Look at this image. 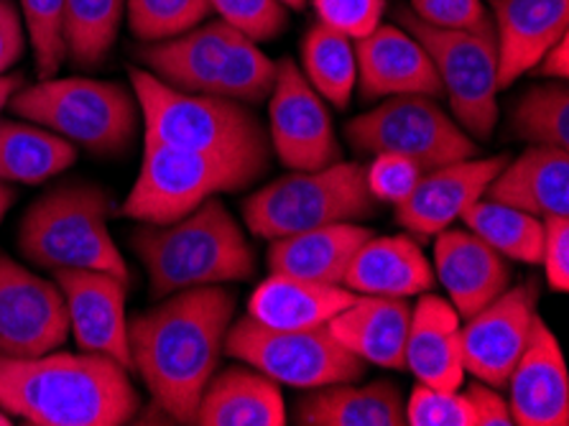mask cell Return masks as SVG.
Here are the masks:
<instances>
[{
	"label": "cell",
	"mask_w": 569,
	"mask_h": 426,
	"mask_svg": "<svg viewBox=\"0 0 569 426\" xmlns=\"http://www.w3.org/2000/svg\"><path fill=\"white\" fill-rule=\"evenodd\" d=\"M232 315L236 294L220 284L169 294L128 321L133 370L177 424H194L200 398L226 353Z\"/></svg>",
	"instance_id": "cell-1"
},
{
	"label": "cell",
	"mask_w": 569,
	"mask_h": 426,
	"mask_svg": "<svg viewBox=\"0 0 569 426\" xmlns=\"http://www.w3.org/2000/svg\"><path fill=\"white\" fill-rule=\"evenodd\" d=\"M141 396L123 365L100 353L0 355V408L33 426H120Z\"/></svg>",
	"instance_id": "cell-2"
},
{
	"label": "cell",
	"mask_w": 569,
	"mask_h": 426,
	"mask_svg": "<svg viewBox=\"0 0 569 426\" xmlns=\"http://www.w3.org/2000/svg\"><path fill=\"white\" fill-rule=\"evenodd\" d=\"M131 246L149 276L151 299L256 276L253 246L218 197L169 225L143 222Z\"/></svg>",
	"instance_id": "cell-3"
},
{
	"label": "cell",
	"mask_w": 569,
	"mask_h": 426,
	"mask_svg": "<svg viewBox=\"0 0 569 426\" xmlns=\"http://www.w3.org/2000/svg\"><path fill=\"white\" fill-rule=\"evenodd\" d=\"M113 215L108 189L88 181L59 185L26 210L19 225V254L44 271L88 268L128 281L126 258L108 228Z\"/></svg>",
	"instance_id": "cell-4"
},
{
	"label": "cell",
	"mask_w": 569,
	"mask_h": 426,
	"mask_svg": "<svg viewBox=\"0 0 569 426\" xmlns=\"http://www.w3.org/2000/svg\"><path fill=\"white\" fill-rule=\"evenodd\" d=\"M146 133L184 151L271 164V138L256 112L220 95L182 92L149 69H131Z\"/></svg>",
	"instance_id": "cell-5"
},
{
	"label": "cell",
	"mask_w": 569,
	"mask_h": 426,
	"mask_svg": "<svg viewBox=\"0 0 569 426\" xmlns=\"http://www.w3.org/2000/svg\"><path fill=\"white\" fill-rule=\"evenodd\" d=\"M8 108L94 156H120L131 149L141 116L133 90L92 77H47L31 87L23 85Z\"/></svg>",
	"instance_id": "cell-6"
},
{
	"label": "cell",
	"mask_w": 569,
	"mask_h": 426,
	"mask_svg": "<svg viewBox=\"0 0 569 426\" xmlns=\"http://www.w3.org/2000/svg\"><path fill=\"white\" fill-rule=\"evenodd\" d=\"M269 169L271 164L253 159L174 149L146 133L141 169L118 212L138 222L169 225L204 199L251 187Z\"/></svg>",
	"instance_id": "cell-7"
},
{
	"label": "cell",
	"mask_w": 569,
	"mask_h": 426,
	"mask_svg": "<svg viewBox=\"0 0 569 426\" xmlns=\"http://www.w3.org/2000/svg\"><path fill=\"white\" fill-rule=\"evenodd\" d=\"M366 167L338 161L315 171H291L243 199L248 230L276 240L338 222H360L378 212Z\"/></svg>",
	"instance_id": "cell-8"
},
{
	"label": "cell",
	"mask_w": 569,
	"mask_h": 426,
	"mask_svg": "<svg viewBox=\"0 0 569 426\" xmlns=\"http://www.w3.org/2000/svg\"><path fill=\"white\" fill-rule=\"evenodd\" d=\"M396 21L421 47L450 100L452 118L476 141H488L498 123V49L493 26L482 31L439 29L419 21L411 8L396 6Z\"/></svg>",
	"instance_id": "cell-9"
},
{
	"label": "cell",
	"mask_w": 569,
	"mask_h": 426,
	"mask_svg": "<svg viewBox=\"0 0 569 426\" xmlns=\"http://www.w3.org/2000/svg\"><path fill=\"white\" fill-rule=\"evenodd\" d=\"M226 353L281 386L322 388L358 384L368 363L335 340L330 329H273L253 317L238 319L226 335Z\"/></svg>",
	"instance_id": "cell-10"
},
{
	"label": "cell",
	"mask_w": 569,
	"mask_h": 426,
	"mask_svg": "<svg viewBox=\"0 0 569 426\" xmlns=\"http://www.w3.org/2000/svg\"><path fill=\"white\" fill-rule=\"evenodd\" d=\"M345 136L358 153L407 156L425 171L480 156L476 138L427 95L386 98L378 108L352 118Z\"/></svg>",
	"instance_id": "cell-11"
},
{
	"label": "cell",
	"mask_w": 569,
	"mask_h": 426,
	"mask_svg": "<svg viewBox=\"0 0 569 426\" xmlns=\"http://www.w3.org/2000/svg\"><path fill=\"white\" fill-rule=\"evenodd\" d=\"M271 151L291 171H315L342 161L332 116L295 59L276 62V80L269 95Z\"/></svg>",
	"instance_id": "cell-12"
},
{
	"label": "cell",
	"mask_w": 569,
	"mask_h": 426,
	"mask_svg": "<svg viewBox=\"0 0 569 426\" xmlns=\"http://www.w3.org/2000/svg\"><path fill=\"white\" fill-rule=\"evenodd\" d=\"M67 337L69 319L57 281L0 250V355L37 358L59 350Z\"/></svg>",
	"instance_id": "cell-13"
},
{
	"label": "cell",
	"mask_w": 569,
	"mask_h": 426,
	"mask_svg": "<svg viewBox=\"0 0 569 426\" xmlns=\"http://www.w3.org/2000/svg\"><path fill=\"white\" fill-rule=\"evenodd\" d=\"M539 284L523 281L460 325L462 368L480 384L503 390L537 319Z\"/></svg>",
	"instance_id": "cell-14"
},
{
	"label": "cell",
	"mask_w": 569,
	"mask_h": 426,
	"mask_svg": "<svg viewBox=\"0 0 569 426\" xmlns=\"http://www.w3.org/2000/svg\"><path fill=\"white\" fill-rule=\"evenodd\" d=\"M54 281L64 297L69 335L82 353H100L133 373L128 345L126 291L128 281L106 271L62 268Z\"/></svg>",
	"instance_id": "cell-15"
},
{
	"label": "cell",
	"mask_w": 569,
	"mask_h": 426,
	"mask_svg": "<svg viewBox=\"0 0 569 426\" xmlns=\"http://www.w3.org/2000/svg\"><path fill=\"white\" fill-rule=\"evenodd\" d=\"M506 164L508 153L488 159L472 156L425 171L413 192L396 205V222L413 238H435L437 232L452 228V222L486 195Z\"/></svg>",
	"instance_id": "cell-16"
},
{
	"label": "cell",
	"mask_w": 569,
	"mask_h": 426,
	"mask_svg": "<svg viewBox=\"0 0 569 426\" xmlns=\"http://www.w3.org/2000/svg\"><path fill=\"white\" fill-rule=\"evenodd\" d=\"M508 408L519 426L569 424V373L562 345L537 315L516 368L508 376Z\"/></svg>",
	"instance_id": "cell-17"
},
{
	"label": "cell",
	"mask_w": 569,
	"mask_h": 426,
	"mask_svg": "<svg viewBox=\"0 0 569 426\" xmlns=\"http://www.w3.org/2000/svg\"><path fill=\"white\" fill-rule=\"evenodd\" d=\"M358 87L363 100H386L396 95L442 98V82L427 49L407 29L381 23L356 41Z\"/></svg>",
	"instance_id": "cell-18"
},
{
	"label": "cell",
	"mask_w": 569,
	"mask_h": 426,
	"mask_svg": "<svg viewBox=\"0 0 569 426\" xmlns=\"http://www.w3.org/2000/svg\"><path fill=\"white\" fill-rule=\"evenodd\" d=\"M498 49V87L506 90L537 69L541 57L567 37L569 0H486Z\"/></svg>",
	"instance_id": "cell-19"
},
{
	"label": "cell",
	"mask_w": 569,
	"mask_h": 426,
	"mask_svg": "<svg viewBox=\"0 0 569 426\" xmlns=\"http://www.w3.org/2000/svg\"><path fill=\"white\" fill-rule=\"evenodd\" d=\"M435 238V278L445 286L460 319L472 317L511 286L506 258L480 235L447 228Z\"/></svg>",
	"instance_id": "cell-20"
},
{
	"label": "cell",
	"mask_w": 569,
	"mask_h": 426,
	"mask_svg": "<svg viewBox=\"0 0 569 426\" xmlns=\"http://www.w3.org/2000/svg\"><path fill=\"white\" fill-rule=\"evenodd\" d=\"M411 307V325L403 363L421 386L439 390H460L465 368L460 355V315L450 299L437 294H419Z\"/></svg>",
	"instance_id": "cell-21"
},
{
	"label": "cell",
	"mask_w": 569,
	"mask_h": 426,
	"mask_svg": "<svg viewBox=\"0 0 569 426\" xmlns=\"http://www.w3.org/2000/svg\"><path fill=\"white\" fill-rule=\"evenodd\" d=\"M238 37L240 31L218 19L194 26L174 39L143 43L136 55L153 77L174 90L212 95L230 43Z\"/></svg>",
	"instance_id": "cell-22"
},
{
	"label": "cell",
	"mask_w": 569,
	"mask_h": 426,
	"mask_svg": "<svg viewBox=\"0 0 569 426\" xmlns=\"http://www.w3.org/2000/svg\"><path fill=\"white\" fill-rule=\"evenodd\" d=\"M409 325L411 304L407 299L358 294L356 301L327 321V329L360 360L386 370H407L403 350Z\"/></svg>",
	"instance_id": "cell-23"
},
{
	"label": "cell",
	"mask_w": 569,
	"mask_h": 426,
	"mask_svg": "<svg viewBox=\"0 0 569 426\" xmlns=\"http://www.w3.org/2000/svg\"><path fill=\"white\" fill-rule=\"evenodd\" d=\"M435 271L411 235H370L352 256L342 286L368 297H419L435 286Z\"/></svg>",
	"instance_id": "cell-24"
},
{
	"label": "cell",
	"mask_w": 569,
	"mask_h": 426,
	"mask_svg": "<svg viewBox=\"0 0 569 426\" xmlns=\"http://www.w3.org/2000/svg\"><path fill=\"white\" fill-rule=\"evenodd\" d=\"M516 210L547 217L569 215V151L559 146H529L490 181L486 195Z\"/></svg>",
	"instance_id": "cell-25"
},
{
	"label": "cell",
	"mask_w": 569,
	"mask_h": 426,
	"mask_svg": "<svg viewBox=\"0 0 569 426\" xmlns=\"http://www.w3.org/2000/svg\"><path fill=\"white\" fill-rule=\"evenodd\" d=\"M200 426H283L287 404L276 380L248 365L214 373L197 406Z\"/></svg>",
	"instance_id": "cell-26"
},
{
	"label": "cell",
	"mask_w": 569,
	"mask_h": 426,
	"mask_svg": "<svg viewBox=\"0 0 569 426\" xmlns=\"http://www.w3.org/2000/svg\"><path fill=\"white\" fill-rule=\"evenodd\" d=\"M370 235L373 232L358 222L325 225V228L287 235L271 242L266 264L271 274L342 286L352 256Z\"/></svg>",
	"instance_id": "cell-27"
},
{
	"label": "cell",
	"mask_w": 569,
	"mask_h": 426,
	"mask_svg": "<svg viewBox=\"0 0 569 426\" xmlns=\"http://www.w3.org/2000/svg\"><path fill=\"white\" fill-rule=\"evenodd\" d=\"M358 294L340 284L271 274L248 301V317L273 329L325 327L335 315L356 301Z\"/></svg>",
	"instance_id": "cell-28"
},
{
	"label": "cell",
	"mask_w": 569,
	"mask_h": 426,
	"mask_svg": "<svg viewBox=\"0 0 569 426\" xmlns=\"http://www.w3.org/2000/svg\"><path fill=\"white\" fill-rule=\"evenodd\" d=\"M295 422L301 426H401L403 396L391 380L373 384H332L309 388L299 396Z\"/></svg>",
	"instance_id": "cell-29"
},
{
	"label": "cell",
	"mask_w": 569,
	"mask_h": 426,
	"mask_svg": "<svg viewBox=\"0 0 569 426\" xmlns=\"http://www.w3.org/2000/svg\"><path fill=\"white\" fill-rule=\"evenodd\" d=\"M77 161V146L37 123L0 120V185H44Z\"/></svg>",
	"instance_id": "cell-30"
},
{
	"label": "cell",
	"mask_w": 569,
	"mask_h": 426,
	"mask_svg": "<svg viewBox=\"0 0 569 426\" xmlns=\"http://www.w3.org/2000/svg\"><path fill=\"white\" fill-rule=\"evenodd\" d=\"M299 55L301 75L322 95V100L338 110L348 108L358 85L356 41L342 37L330 26L315 23L301 39Z\"/></svg>",
	"instance_id": "cell-31"
},
{
	"label": "cell",
	"mask_w": 569,
	"mask_h": 426,
	"mask_svg": "<svg viewBox=\"0 0 569 426\" xmlns=\"http://www.w3.org/2000/svg\"><path fill=\"white\" fill-rule=\"evenodd\" d=\"M460 220H465L468 230L480 235L506 260L526 266L541 264V250H545V220L541 217L480 197Z\"/></svg>",
	"instance_id": "cell-32"
},
{
	"label": "cell",
	"mask_w": 569,
	"mask_h": 426,
	"mask_svg": "<svg viewBox=\"0 0 569 426\" xmlns=\"http://www.w3.org/2000/svg\"><path fill=\"white\" fill-rule=\"evenodd\" d=\"M126 0H64L67 59L77 69H98L113 51Z\"/></svg>",
	"instance_id": "cell-33"
},
{
	"label": "cell",
	"mask_w": 569,
	"mask_h": 426,
	"mask_svg": "<svg viewBox=\"0 0 569 426\" xmlns=\"http://www.w3.org/2000/svg\"><path fill=\"white\" fill-rule=\"evenodd\" d=\"M511 130L531 146L569 149V90L565 80L526 90L511 112Z\"/></svg>",
	"instance_id": "cell-34"
},
{
	"label": "cell",
	"mask_w": 569,
	"mask_h": 426,
	"mask_svg": "<svg viewBox=\"0 0 569 426\" xmlns=\"http://www.w3.org/2000/svg\"><path fill=\"white\" fill-rule=\"evenodd\" d=\"M276 80V65L258 49V43L240 37L230 43L226 62L214 80L212 95L243 102V106H261L269 100Z\"/></svg>",
	"instance_id": "cell-35"
},
{
	"label": "cell",
	"mask_w": 569,
	"mask_h": 426,
	"mask_svg": "<svg viewBox=\"0 0 569 426\" xmlns=\"http://www.w3.org/2000/svg\"><path fill=\"white\" fill-rule=\"evenodd\" d=\"M210 13V0H126L128 29L141 43L174 39L204 23Z\"/></svg>",
	"instance_id": "cell-36"
},
{
	"label": "cell",
	"mask_w": 569,
	"mask_h": 426,
	"mask_svg": "<svg viewBox=\"0 0 569 426\" xmlns=\"http://www.w3.org/2000/svg\"><path fill=\"white\" fill-rule=\"evenodd\" d=\"M26 37L31 41L41 80L54 77L67 62L64 0H19Z\"/></svg>",
	"instance_id": "cell-37"
},
{
	"label": "cell",
	"mask_w": 569,
	"mask_h": 426,
	"mask_svg": "<svg viewBox=\"0 0 569 426\" xmlns=\"http://www.w3.org/2000/svg\"><path fill=\"white\" fill-rule=\"evenodd\" d=\"M212 13L251 41L279 39L289 23V13L279 0H210Z\"/></svg>",
	"instance_id": "cell-38"
},
{
	"label": "cell",
	"mask_w": 569,
	"mask_h": 426,
	"mask_svg": "<svg viewBox=\"0 0 569 426\" xmlns=\"http://www.w3.org/2000/svg\"><path fill=\"white\" fill-rule=\"evenodd\" d=\"M403 419L409 426H476L470 398L465 390H439L417 386L403 402Z\"/></svg>",
	"instance_id": "cell-39"
},
{
	"label": "cell",
	"mask_w": 569,
	"mask_h": 426,
	"mask_svg": "<svg viewBox=\"0 0 569 426\" xmlns=\"http://www.w3.org/2000/svg\"><path fill=\"white\" fill-rule=\"evenodd\" d=\"M319 23L330 26L350 41L366 39L381 26L386 0H312Z\"/></svg>",
	"instance_id": "cell-40"
},
{
	"label": "cell",
	"mask_w": 569,
	"mask_h": 426,
	"mask_svg": "<svg viewBox=\"0 0 569 426\" xmlns=\"http://www.w3.org/2000/svg\"><path fill=\"white\" fill-rule=\"evenodd\" d=\"M421 174H425V169H421L417 161L396 153H376L370 167H366L370 195H373L378 202L391 205L403 202V199L413 192Z\"/></svg>",
	"instance_id": "cell-41"
},
{
	"label": "cell",
	"mask_w": 569,
	"mask_h": 426,
	"mask_svg": "<svg viewBox=\"0 0 569 426\" xmlns=\"http://www.w3.org/2000/svg\"><path fill=\"white\" fill-rule=\"evenodd\" d=\"M411 13L439 29L482 31L493 26L486 0H411Z\"/></svg>",
	"instance_id": "cell-42"
},
{
	"label": "cell",
	"mask_w": 569,
	"mask_h": 426,
	"mask_svg": "<svg viewBox=\"0 0 569 426\" xmlns=\"http://www.w3.org/2000/svg\"><path fill=\"white\" fill-rule=\"evenodd\" d=\"M541 266H545L549 289L565 294L569 289V217H547L545 220Z\"/></svg>",
	"instance_id": "cell-43"
},
{
	"label": "cell",
	"mask_w": 569,
	"mask_h": 426,
	"mask_svg": "<svg viewBox=\"0 0 569 426\" xmlns=\"http://www.w3.org/2000/svg\"><path fill=\"white\" fill-rule=\"evenodd\" d=\"M26 26L13 0H0V75L21 62L26 55Z\"/></svg>",
	"instance_id": "cell-44"
},
{
	"label": "cell",
	"mask_w": 569,
	"mask_h": 426,
	"mask_svg": "<svg viewBox=\"0 0 569 426\" xmlns=\"http://www.w3.org/2000/svg\"><path fill=\"white\" fill-rule=\"evenodd\" d=\"M465 396H468L472 404L476 426H513L511 408H508V402L498 388L480 384V380H472V384L465 388Z\"/></svg>",
	"instance_id": "cell-45"
},
{
	"label": "cell",
	"mask_w": 569,
	"mask_h": 426,
	"mask_svg": "<svg viewBox=\"0 0 569 426\" xmlns=\"http://www.w3.org/2000/svg\"><path fill=\"white\" fill-rule=\"evenodd\" d=\"M537 69L549 80H567L569 77V37L559 39L555 47H551L541 62L537 65Z\"/></svg>",
	"instance_id": "cell-46"
},
{
	"label": "cell",
	"mask_w": 569,
	"mask_h": 426,
	"mask_svg": "<svg viewBox=\"0 0 569 426\" xmlns=\"http://www.w3.org/2000/svg\"><path fill=\"white\" fill-rule=\"evenodd\" d=\"M26 85L23 75H0V112H3L8 108V102H11V98L16 92L21 90V87Z\"/></svg>",
	"instance_id": "cell-47"
},
{
	"label": "cell",
	"mask_w": 569,
	"mask_h": 426,
	"mask_svg": "<svg viewBox=\"0 0 569 426\" xmlns=\"http://www.w3.org/2000/svg\"><path fill=\"white\" fill-rule=\"evenodd\" d=\"M16 202V189L11 185H0V222H3V217L8 215Z\"/></svg>",
	"instance_id": "cell-48"
},
{
	"label": "cell",
	"mask_w": 569,
	"mask_h": 426,
	"mask_svg": "<svg viewBox=\"0 0 569 426\" xmlns=\"http://www.w3.org/2000/svg\"><path fill=\"white\" fill-rule=\"evenodd\" d=\"M283 8H291V11H305L309 0H279Z\"/></svg>",
	"instance_id": "cell-49"
},
{
	"label": "cell",
	"mask_w": 569,
	"mask_h": 426,
	"mask_svg": "<svg viewBox=\"0 0 569 426\" xmlns=\"http://www.w3.org/2000/svg\"><path fill=\"white\" fill-rule=\"evenodd\" d=\"M13 422H11V416H8L3 408H0V426H11Z\"/></svg>",
	"instance_id": "cell-50"
}]
</instances>
